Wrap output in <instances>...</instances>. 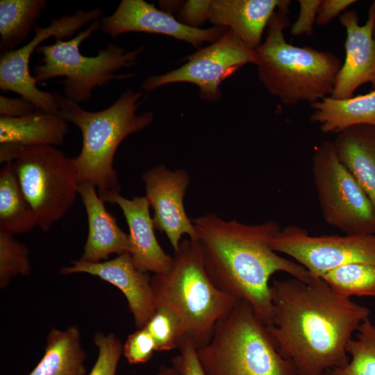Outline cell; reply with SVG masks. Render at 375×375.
Segmentation results:
<instances>
[{
	"label": "cell",
	"mask_w": 375,
	"mask_h": 375,
	"mask_svg": "<svg viewBox=\"0 0 375 375\" xmlns=\"http://www.w3.org/2000/svg\"><path fill=\"white\" fill-rule=\"evenodd\" d=\"M272 315L267 326L279 353L298 375H324L345 366L347 345L370 310L335 293L321 278L290 277L270 284Z\"/></svg>",
	"instance_id": "6da1fadb"
},
{
	"label": "cell",
	"mask_w": 375,
	"mask_h": 375,
	"mask_svg": "<svg viewBox=\"0 0 375 375\" xmlns=\"http://www.w3.org/2000/svg\"><path fill=\"white\" fill-rule=\"evenodd\" d=\"M206 271L220 290L248 303L267 326L272 315L269 280L276 272L308 281L311 275L271 247L281 227L275 221L246 224L208 212L192 219Z\"/></svg>",
	"instance_id": "7a4b0ae2"
},
{
	"label": "cell",
	"mask_w": 375,
	"mask_h": 375,
	"mask_svg": "<svg viewBox=\"0 0 375 375\" xmlns=\"http://www.w3.org/2000/svg\"><path fill=\"white\" fill-rule=\"evenodd\" d=\"M58 108V115L77 126L83 144L73 162L80 183L88 181L97 189L104 203L120 192L117 173L113 167L115 155L122 141L141 131L153 121V114H138L143 93L129 88L108 108L91 112L78 103L53 92Z\"/></svg>",
	"instance_id": "3957f363"
},
{
	"label": "cell",
	"mask_w": 375,
	"mask_h": 375,
	"mask_svg": "<svg viewBox=\"0 0 375 375\" xmlns=\"http://www.w3.org/2000/svg\"><path fill=\"white\" fill-rule=\"evenodd\" d=\"M289 6L273 14L265 40L256 49L258 76L283 103L313 104L332 94L342 62L330 51L286 41L283 31L290 26Z\"/></svg>",
	"instance_id": "277c9868"
},
{
	"label": "cell",
	"mask_w": 375,
	"mask_h": 375,
	"mask_svg": "<svg viewBox=\"0 0 375 375\" xmlns=\"http://www.w3.org/2000/svg\"><path fill=\"white\" fill-rule=\"evenodd\" d=\"M173 258L167 273L151 276L156 309L171 308L180 319L186 337L199 349L210 342L217 322L240 300L212 282L197 240H181Z\"/></svg>",
	"instance_id": "5b68a950"
},
{
	"label": "cell",
	"mask_w": 375,
	"mask_h": 375,
	"mask_svg": "<svg viewBox=\"0 0 375 375\" xmlns=\"http://www.w3.org/2000/svg\"><path fill=\"white\" fill-rule=\"evenodd\" d=\"M197 354L206 375H298L278 351L267 325L244 301L217 322L211 340Z\"/></svg>",
	"instance_id": "8992f818"
},
{
	"label": "cell",
	"mask_w": 375,
	"mask_h": 375,
	"mask_svg": "<svg viewBox=\"0 0 375 375\" xmlns=\"http://www.w3.org/2000/svg\"><path fill=\"white\" fill-rule=\"evenodd\" d=\"M99 29L100 19H97L67 41L56 39L52 44L40 45L36 51L42 56V64L34 67L35 82L38 84L65 77L64 97L78 103L89 100L95 88L104 87L114 80L134 77V74H119L118 72L136 63L143 46L127 51L108 43L94 56H86L80 51L81 44Z\"/></svg>",
	"instance_id": "52a82bcc"
},
{
	"label": "cell",
	"mask_w": 375,
	"mask_h": 375,
	"mask_svg": "<svg viewBox=\"0 0 375 375\" xmlns=\"http://www.w3.org/2000/svg\"><path fill=\"white\" fill-rule=\"evenodd\" d=\"M37 226L49 231L72 208L80 181L73 159L56 147H21L11 162Z\"/></svg>",
	"instance_id": "ba28073f"
},
{
	"label": "cell",
	"mask_w": 375,
	"mask_h": 375,
	"mask_svg": "<svg viewBox=\"0 0 375 375\" xmlns=\"http://www.w3.org/2000/svg\"><path fill=\"white\" fill-rule=\"evenodd\" d=\"M313 182L324 220L344 234L375 235V209L354 176L340 160L333 141L312 157Z\"/></svg>",
	"instance_id": "9c48e42d"
},
{
	"label": "cell",
	"mask_w": 375,
	"mask_h": 375,
	"mask_svg": "<svg viewBox=\"0 0 375 375\" xmlns=\"http://www.w3.org/2000/svg\"><path fill=\"white\" fill-rule=\"evenodd\" d=\"M271 247L294 259L312 276L351 263L375 265V235H311L302 227L290 225L281 228Z\"/></svg>",
	"instance_id": "30bf717a"
},
{
	"label": "cell",
	"mask_w": 375,
	"mask_h": 375,
	"mask_svg": "<svg viewBox=\"0 0 375 375\" xmlns=\"http://www.w3.org/2000/svg\"><path fill=\"white\" fill-rule=\"evenodd\" d=\"M186 63L164 74L151 76L141 84L150 92L170 83H190L199 88L200 97L215 101L222 97V82L247 64L256 65V50L249 48L232 31L185 59Z\"/></svg>",
	"instance_id": "8fae6325"
},
{
	"label": "cell",
	"mask_w": 375,
	"mask_h": 375,
	"mask_svg": "<svg viewBox=\"0 0 375 375\" xmlns=\"http://www.w3.org/2000/svg\"><path fill=\"white\" fill-rule=\"evenodd\" d=\"M102 14L99 8L88 11L80 9L71 15H63L59 18L51 19L50 24L46 27L35 25L34 35L29 42L15 50L1 53V90L18 94L31 101L38 110L58 115L54 92L38 89L31 74V57L45 40L52 37L56 40L72 37L84 26L99 19Z\"/></svg>",
	"instance_id": "7c38bea8"
},
{
	"label": "cell",
	"mask_w": 375,
	"mask_h": 375,
	"mask_svg": "<svg viewBox=\"0 0 375 375\" xmlns=\"http://www.w3.org/2000/svg\"><path fill=\"white\" fill-rule=\"evenodd\" d=\"M142 179L145 197L154 212L155 229L166 235L174 251L178 249L185 234L197 240L196 229L183 203L190 181L188 172L183 169L170 170L164 165H156L145 171Z\"/></svg>",
	"instance_id": "4fadbf2b"
},
{
	"label": "cell",
	"mask_w": 375,
	"mask_h": 375,
	"mask_svg": "<svg viewBox=\"0 0 375 375\" xmlns=\"http://www.w3.org/2000/svg\"><path fill=\"white\" fill-rule=\"evenodd\" d=\"M103 33L116 38L129 32L161 34L199 47L204 42L213 43L228 29L213 26L197 28L186 26L171 13L158 9L144 0H122L111 15L100 19Z\"/></svg>",
	"instance_id": "5bb4252c"
},
{
	"label": "cell",
	"mask_w": 375,
	"mask_h": 375,
	"mask_svg": "<svg viewBox=\"0 0 375 375\" xmlns=\"http://www.w3.org/2000/svg\"><path fill=\"white\" fill-rule=\"evenodd\" d=\"M339 19L347 33L345 58L331 97L347 99L353 97L363 84L370 83L375 89V1L369 7L364 24H359V16L355 10H346Z\"/></svg>",
	"instance_id": "9a60e30c"
},
{
	"label": "cell",
	"mask_w": 375,
	"mask_h": 375,
	"mask_svg": "<svg viewBox=\"0 0 375 375\" xmlns=\"http://www.w3.org/2000/svg\"><path fill=\"white\" fill-rule=\"evenodd\" d=\"M71 263L70 266L61 267L60 272L64 275L89 274L115 285L125 296L138 329L145 326L156 310L151 277L135 267L129 253L99 262L79 259Z\"/></svg>",
	"instance_id": "2e32d148"
},
{
	"label": "cell",
	"mask_w": 375,
	"mask_h": 375,
	"mask_svg": "<svg viewBox=\"0 0 375 375\" xmlns=\"http://www.w3.org/2000/svg\"><path fill=\"white\" fill-rule=\"evenodd\" d=\"M108 203L118 205L123 212L129 229L130 254L135 267L143 272L167 273L174 258L165 252L156 239L150 205L145 196L128 199L119 193L112 195Z\"/></svg>",
	"instance_id": "e0dca14e"
},
{
	"label": "cell",
	"mask_w": 375,
	"mask_h": 375,
	"mask_svg": "<svg viewBox=\"0 0 375 375\" xmlns=\"http://www.w3.org/2000/svg\"><path fill=\"white\" fill-rule=\"evenodd\" d=\"M88 217V234L80 260L88 262H99L110 255H121L131 251V241L118 226L115 217L106 208L96 188L88 181L78 186Z\"/></svg>",
	"instance_id": "ac0fdd59"
},
{
	"label": "cell",
	"mask_w": 375,
	"mask_h": 375,
	"mask_svg": "<svg viewBox=\"0 0 375 375\" xmlns=\"http://www.w3.org/2000/svg\"><path fill=\"white\" fill-rule=\"evenodd\" d=\"M290 3V0H211L208 21L232 31L256 50L273 14Z\"/></svg>",
	"instance_id": "d6986e66"
},
{
	"label": "cell",
	"mask_w": 375,
	"mask_h": 375,
	"mask_svg": "<svg viewBox=\"0 0 375 375\" xmlns=\"http://www.w3.org/2000/svg\"><path fill=\"white\" fill-rule=\"evenodd\" d=\"M342 162L354 176L375 209V127L359 125L338 133L333 141Z\"/></svg>",
	"instance_id": "ffe728a7"
},
{
	"label": "cell",
	"mask_w": 375,
	"mask_h": 375,
	"mask_svg": "<svg viewBox=\"0 0 375 375\" xmlns=\"http://www.w3.org/2000/svg\"><path fill=\"white\" fill-rule=\"evenodd\" d=\"M69 131L60 116L36 110L19 117H0V144L20 147L58 146Z\"/></svg>",
	"instance_id": "44dd1931"
},
{
	"label": "cell",
	"mask_w": 375,
	"mask_h": 375,
	"mask_svg": "<svg viewBox=\"0 0 375 375\" xmlns=\"http://www.w3.org/2000/svg\"><path fill=\"white\" fill-rule=\"evenodd\" d=\"M310 121L324 133H339L359 125L375 127V89L347 99L331 96L312 104Z\"/></svg>",
	"instance_id": "7402d4cb"
},
{
	"label": "cell",
	"mask_w": 375,
	"mask_h": 375,
	"mask_svg": "<svg viewBox=\"0 0 375 375\" xmlns=\"http://www.w3.org/2000/svg\"><path fill=\"white\" fill-rule=\"evenodd\" d=\"M86 353L76 326L49 331L42 358L28 375H85Z\"/></svg>",
	"instance_id": "603a6c76"
},
{
	"label": "cell",
	"mask_w": 375,
	"mask_h": 375,
	"mask_svg": "<svg viewBox=\"0 0 375 375\" xmlns=\"http://www.w3.org/2000/svg\"><path fill=\"white\" fill-rule=\"evenodd\" d=\"M37 226L32 208L20 188L11 162L0 171V229L20 234Z\"/></svg>",
	"instance_id": "cb8c5ba5"
},
{
	"label": "cell",
	"mask_w": 375,
	"mask_h": 375,
	"mask_svg": "<svg viewBox=\"0 0 375 375\" xmlns=\"http://www.w3.org/2000/svg\"><path fill=\"white\" fill-rule=\"evenodd\" d=\"M46 7L45 0L0 1L1 53L15 50L26 42Z\"/></svg>",
	"instance_id": "d4e9b609"
},
{
	"label": "cell",
	"mask_w": 375,
	"mask_h": 375,
	"mask_svg": "<svg viewBox=\"0 0 375 375\" xmlns=\"http://www.w3.org/2000/svg\"><path fill=\"white\" fill-rule=\"evenodd\" d=\"M335 293L347 297H375V265L351 263L320 276Z\"/></svg>",
	"instance_id": "484cf974"
},
{
	"label": "cell",
	"mask_w": 375,
	"mask_h": 375,
	"mask_svg": "<svg viewBox=\"0 0 375 375\" xmlns=\"http://www.w3.org/2000/svg\"><path fill=\"white\" fill-rule=\"evenodd\" d=\"M347 351V364L329 369L324 375H375V325L369 317L360 325Z\"/></svg>",
	"instance_id": "4316f807"
},
{
	"label": "cell",
	"mask_w": 375,
	"mask_h": 375,
	"mask_svg": "<svg viewBox=\"0 0 375 375\" xmlns=\"http://www.w3.org/2000/svg\"><path fill=\"white\" fill-rule=\"evenodd\" d=\"M144 328L153 338L156 351H169L178 349L186 337L180 319L167 306L157 307Z\"/></svg>",
	"instance_id": "83f0119b"
},
{
	"label": "cell",
	"mask_w": 375,
	"mask_h": 375,
	"mask_svg": "<svg viewBox=\"0 0 375 375\" xmlns=\"http://www.w3.org/2000/svg\"><path fill=\"white\" fill-rule=\"evenodd\" d=\"M31 267L29 251L13 235L0 229V288H5L17 276H27Z\"/></svg>",
	"instance_id": "f1b7e54d"
},
{
	"label": "cell",
	"mask_w": 375,
	"mask_h": 375,
	"mask_svg": "<svg viewBox=\"0 0 375 375\" xmlns=\"http://www.w3.org/2000/svg\"><path fill=\"white\" fill-rule=\"evenodd\" d=\"M94 342L98 348V357L88 375H116L123 344L115 335L97 332Z\"/></svg>",
	"instance_id": "f546056e"
},
{
	"label": "cell",
	"mask_w": 375,
	"mask_h": 375,
	"mask_svg": "<svg viewBox=\"0 0 375 375\" xmlns=\"http://www.w3.org/2000/svg\"><path fill=\"white\" fill-rule=\"evenodd\" d=\"M155 351L156 347L153 338L145 328L130 334L123 345V354L130 364L145 363L152 358Z\"/></svg>",
	"instance_id": "4dcf8cb0"
},
{
	"label": "cell",
	"mask_w": 375,
	"mask_h": 375,
	"mask_svg": "<svg viewBox=\"0 0 375 375\" xmlns=\"http://www.w3.org/2000/svg\"><path fill=\"white\" fill-rule=\"evenodd\" d=\"M178 353L172 359V365L181 375H206L197 358V348L185 337L178 348Z\"/></svg>",
	"instance_id": "1f68e13d"
},
{
	"label": "cell",
	"mask_w": 375,
	"mask_h": 375,
	"mask_svg": "<svg viewBox=\"0 0 375 375\" xmlns=\"http://www.w3.org/2000/svg\"><path fill=\"white\" fill-rule=\"evenodd\" d=\"M321 0H299V12L290 28L292 36L312 35Z\"/></svg>",
	"instance_id": "d6a6232c"
},
{
	"label": "cell",
	"mask_w": 375,
	"mask_h": 375,
	"mask_svg": "<svg viewBox=\"0 0 375 375\" xmlns=\"http://www.w3.org/2000/svg\"><path fill=\"white\" fill-rule=\"evenodd\" d=\"M210 2L211 0L187 1L181 8L179 21L190 27L200 28L208 19Z\"/></svg>",
	"instance_id": "836d02e7"
},
{
	"label": "cell",
	"mask_w": 375,
	"mask_h": 375,
	"mask_svg": "<svg viewBox=\"0 0 375 375\" xmlns=\"http://www.w3.org/2000/svg\"><path fill=\"white\" fill-rule=\"evenodd\" d=\"M356 2V0H321L316 23L319 26L328 24Z\"/></svg>",
	"instance_id": "e575fe53"
},
{
	"label": "cell",
	"mask_w": 375,
	"mask_h": 375,
	"mask_svg": "<svg viewBox=\"0 0 375 375\" xmlns=\"http://www.w3.org/2000/svg\"><path fill=\"white\" fill-rule=\"evenodd\" d=\"M35 109L31 101L22 97L10 98L0 96V115L2 117H23L34 112Z\"/></svg>",
	"instance_id": "d590c367"
},
{
	"label": "cell",
	"mask_w": 375,
	"mask_h": 375,
	"mask_svg": "<svg viewBox=\"0 0 375 375\" xmlns=\"http://www.w3.org/2000/svg\"><path fill=\"white\" fill-rule=\"evenodd\" d=\"M157 375H181L172 366H161Z\"/></svg>",
	"instance_id": "8d00e7d4"
},
{
	"label": "cell",
	"mask_w": 375,
	"mask_h": 375,
	"mask_svg": "<svg viewBox=\"0 0 375 375\" xmlns=\"http://www.w3.org/2000/svg\"><path fill=\"white\" fill-rule=\"evenodd\" d=\"M374 37L375 38V22H374Z\"/></svg>",
	"instance_id": "74e56055"
}]
</instances>
